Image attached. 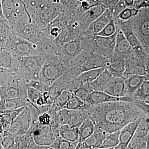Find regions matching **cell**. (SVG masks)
<instances>
[{
    "instance_id": "7dc6e473",
    "label": "cell",
    "mask_w": 149,
    "mask_h": 149,
    "mask_svg": "<svg viewBox=\"0 0 149 149\" xmlns=\"http://www.w3.org/2000/svg\"><path fill=\"white\" fill-rule=\"evenodd\" d=\"M84 149L82 148V147L81 146V145H80V143H77V146H76V147H75V149Z\"/></svg>"
},
{
    "instance_id": "f907efd6",
    "label": "cell",
    "mask_w": 149,
    "mask_h": 149,
    "mask_svg": "<svg viewBox=\"0 0 149 149\" xmlns=\"http://www.w3.org/2000/svg\"><path fill=\"white\" fill-rule=\"evenodd\" d=\"M5 70V69H3V68L0 67V74L3 73V72H4Z\"/></svg>"
},
{
    "instance_id": "ba28073f",
    "label": "cell",
    "mask_w": 149,
    "mask_h": 149,
    "mask_svg": "<svg viewBox=\"0 0 149 149\" xmlns=\"http://www.w3.org/2000/svg\"><path fill=\"white\" fill-rule=\"evenodd\" d=\"M32 121L31 110L28 106L11 123L9 128L3 133V136L10 135L14 137L20 136L29 131Z\"/></svg>"
},
{
    "instance_id": "7bdbcfd3",
    "label": "cell",
    "mask_w": 149,
    "mask_h": 149,
    "mask_svg": "<svg viewBox=\"0 0 149 149\" xmlns=\"http://www.w3.org/2000/svg\"><path fill=\"white\" fill-rule=\"evenodd\" d=\"M120 0H100V4L104 6L106 9L111 10Z\"/></svg>"
},
{
    "instance_id": "816d5d0a",
    "label": "cell",
    "mask_w": 149,
    "mask_h": 149,
    "mask_svg": "<svg viewBox=\"0 0 149 149\" xmlns=\"http://www.w3.org/2000/svg\"><path fill=\"white\" fill-rule=\"evenodd\" d=\"M3 128L1 127V126H0V134H3Z\"/></svg>"
},
{
    "instance_id": "f6af8a7d",
    "label": "cell",
    "mask_w": 149,
    "mask_h": 149,
    "mask_svg": "<svg viewBox=\"0 0 149 149\" xmlns=\"http://www.w3.org/2000/svg\"><path fill=\"white\" fill-rule=\"evenodd\" d=\"M124 1L126 7L130 8H134V0H124Z\"/></svg>"
},
{
    "instance_id": "7c38bea8",
    "label": "cell",
    "mask_w": 149,
    "mask_h": 149,
    "mask_svg": "<svg viewBox=\"0 0 149 149\" xmlns=\"http://www.w3.org/2000/svg\"><path fill=\"white\" fill-rule=\"evenodd\" d=\"M133 55V47L121 31L117 27V34L113 56L121 57L126 59Z\"/></svg>"
},
{
    "instance_id": "2e32d148",
    "label": "cell",
    "mask_w": 149,
    "mask_h": 149,
    "mask_svg": "<svg viewBox=\"0 0 149 149\" xmlns=\"http://www.w3.org/2000/svg\"><path fill=\"white\" fill-rule=\"evenodd\" d=\"M110 95L116 97L125 96L124 77H113L103 91Z\"/></svg>"
},
{
    "instance_id": "681fc988",
    "label": "cell",
    "mask_w": 149,
    "mask_h": 149,
    "mask_svg": "<svg viewBox=\"0 0 149 149\" xmlns=\"http://www.w3.org/2000/svg\"><path fill=\"white\" fill-rule=\"evenodd\" d=\"M3 134H0V144H1L2 141H3Z\"/></svg>"
},
{
    "instance_id": "5b68a950",
    "label": "cell",
    "mask_w": 149,
    "mask_h": 149,
    "mask_svg": "<svg viewBox=\"0 0 149 149\" xmlns=\"http://www.w3.org/2000/svg\"><path fill=\"white\" fill-rule=\"evenodd\" d=\"M132 30L146 52L149 54V8H141L130 19Z\"/></svg>"
},
{
    "instance_id": "30bf717a",
    "label": "cell",
    "mask_w": 149,
    "mask_h": 149,
    "mask_svg": "<svg viewBox=\"0 0 149 149\" xmlns=\"http://www.w3.org/2000/svg\"><path fill=\"white\" fill-rule=\"evenodd\" d=\"M149 62L139 59L133 55L125 59L123 77L130 75L149 76Z\"/></svg>"
},
{
    "instance_id": "f5cc1de1",
    "label": "cell",
    "mask_w": 149,
    "mask_h": 149,
    "mask_svg": "<svg viewBox=\"0 0 149 149\" xmlns=\"http://www.w3.org/2000/svg\"><path fill=\"white\" fill-rule=\"evenodd\" d=\"M94 149H116V147H114V148H96Z\"/></svg>"
},
{
    "instance_id": "74e56055",
    "label": "cell",
    "mask_w": 149,
    "mask_h": 149,
    "mask_svg": "<svg viewBox=\"0 0 149 149\" xmlns=\"http://www.w3.org/2000/svg\"><path fill=\"white\" fill-rule=\"evenodd\" d=\"M139 12V10L135 8H130L126 7L115 19L121 21H127L136 16Z\"/></svg>"
},
{
    "instance_id": "6da1fadb",
    "label": "cell",
    "mask_w": 149,
    "mask_h": 149,
    "mask_svg": "<svg viewBox=\"0 0 149 149\" xmlns=\"http://www.w3.org/2000/svg\"><path fill=\"white\" fill-rule=\"evenodd\" d=\"M88 117L97 132L108 134L120 130L130 122L146 115L129 102L116 101L91 105Z\"/></svg>"
},
{
    "instance_id": "11a10c76",
    "label": "cell",
    "mask_w": 149,
    "mask_h": 149,
    "mask_svg": "<svg viewBox=\"0 0 149 149\" xmlns=\"http://www.w3.org/2000/svg\"><path fill=\"white\" fill-rule=\"evenodd\" d=\"M77 1L80 2H81L84 1H86V0H77Z\"/></svg>"
},
{
    "instance_id": "7a4b0ae2",
    "label": "cell",
    "mask_w": 149,
    "mask_h": 149,
    "mask_svg": "<svg viewBox=\"0 0 149 149\" xmlns=\"http://www.w3.org/2000/svg\"><path fill=\"white\" fill-rule=\"evenodd\" d=\"M46 59L45 56L41 54L15 59L10 70L27 82L39 80L40 72Z\"/></svg>"
},
{
    "instance_id": "f35d334b",
    "label": "cell",
    "mask_w": 149,
    "mask_h": 149,
    "mask_svg": "<svg viewBox=\"0 0 149 149\" xmlns=\"http://www.w3.org/2000/svg\"><path fill=\"white\" fill-rule=\"evenodd\" d=\"M28 87L34 88L40 93H43L49 91V87L43 84L40 80H30L27 83Z\"/></svg>"
},
{
    "instance_id": "1f68e13d",
    "label": "cell",
    "mask_w": 149,
    "mask_h": 149,
    "mask_svg": "<svg viewBox=\"0 0 149 149\" xmlns=\"http://www.w3.org/2000/svg\"><path fill=\"white\" fill-rule=\"evenodd\" d=\"M120 131L108 134L99 148H109L117 146L119 143Z\"/></svg>"
},
{
    "instance_id": "9c48e42d",
    "label": "cell",
    "mask_w": 149,
    "mask_h": 149,
    "mask_svg": "<svg viewBox=\"0 0 149 149\" xmlns=\"http://www.w3.org/2000/svg\"><path fill=\"white\" fill-rule=\"evenodd\" d=\"M116 34L117 32L114 35L108 37L94 35L92 43L93 53L110 59L114 52Z\"/></svg>"
},
{
    "instance_id": "c3c4849f",
    "label": "cell",
    "mask_w": 149,
    "mask_h": 149,
    "mask_svg": "<svg viewBox=\"0 0 149 149\" xmlns=\"http://www.w3.org/2000/svg\"><path fill=\"white\" fill-rule=\"evenodd\" d=\"M20 149H31L30 148H29V146L27 145V146H24L22 147V148H21Z\"/></svg>"
},
{
    "instance_id": "4fadbf2b",
    "label": "cell",
    "mask_w": 149,
    "mask_h": 149,
    "mask_svg": "<svg viewBox=\"0 0 149 149\" xmlns=\"http://www.w3.org/2000/svg\"><path fill=\"white\" fill-rule=\"evenodd\" d=\"M123 101L131 102V98L129 97H116L101 91H93L90 94L86 103L90 105H95L108 102Z\"/></svg>"
},
{
    "instance_id": "3957f363",
    "label": "cell",
    "mask_w": 149,
    "mask_h": 149,
    "mask_svg": "<svg viewBox=\"0 0 149 149\" xmlns=\"http://www.w3.org/2000/svg\"><path fill=\"white\" fill-rule=\"evenodd\" d=\"M28 82L8 70L0 74L1 100L22 98L27 99Z\"/></svg>"
},
{
    "instance_id": "44dd1931",
    "label": "cell",
    "mask_w": 149,
    "mask_h": 149,
    "mask_svg": "<svg viewBox=\"0 0 149 149\" xmlns=\"http://www.w3.org/2000/svg\"><path fill=\"white\" fill-rule=\"evenodd\" d=\"M27 101L37 107L50 105V102L42 93L34 88L28 87L27 89Z\"/></svg>"
},
{
    "instance_id": "277c9868",
    "label": "cell",
    "mask_w": 149,
    "mask_h": 149,
    "mask_svg": "<svg viewBox=\"0 0 149 149\" xmlns=\"http://www.w3.org/2000/svg\"><path fill=\"white\" fill-rule=\"evenodd\" d=\"M40 72V81L50 87L59 77L66 72L68 68L59 55L47 56Z\"/></svg>"
},
{
    "instance_id": "f1b7e54d",
    "label": "cell",
    "mask_w": 149,
    "mask_h": 149,
    "mask_svg": "<svg viewBox=\"0 0 149 149\" xmlns=\"http://www.w3.org/2000/svg\"><path fill=\"white\" fill-rule=\"evenodd\" d=\"M149 136L145 138L133 136L126 149H149Z\"/></svg>"
},
{
    "instance_id": "d6a6232c",
    "label": "cell",
    "mask_w": 149,
    "mask_h": 149,
    "mask_svg": "<svg viewBox=\"0 0 149 149\" xmlns=\"http://www.w3.org/2000/svg\"><path fill=\"white\" fill-rule=\"evenodd\" d=\"M93 90L91 83L82 85L76 90L73 91L72 93L83 101L86 102L90 94L93 92Z\"/></svg>"
},
{
    "instance_id": "cb8c5ba5",
    "label": "cell",
    "mask_w": 149,
    "mask_h": 149,
    "mask_svg": "<svg viewBox=\"0 0 149 149\" xmlns=\"http://www.w3.org/2000/svg\"><path fill=\"white\" fill-rule=\"evenodd\" d=\"M95 130L94 123L88 117L78 128V143H82L85 141L95 132Z\"/></svg>"
},
{
    "instance_id": "ab89813d",
    "label": "cell",
    "mask_w": 149,
    "mask_h": 149,
    "mask_svg": "<svg viewBox=\"0 0 149 149\" xmlns=\"http://www.w3.org/2000/svg\"><path fill=\"white\" fill-rule=\"evenodd\" d=\"M126 8V6L124 3V0H120L111 10H110L112 13L113 19L116 18L118 15Z\"/></svg>"
},
{
    "instance_id": "60d3db41",
    "label": "cell",
    "mask_w": 149,
    "mask_h": 149,
    "mask_svg": "<svg viewBox=\"0 0 149 149\" xmlns=\"http://www.w3.org/2000/svg\"><path fill=\"white\" fill-rule=\"evenodd\" d=\"M37 120L42 126L50 125L51 116L48 112L42 113L37 117Z\"/></svg>"
},
{
    "instance_id": "bcb514c9",
    "label": "cell",
    "mask_w": 149,
    "mask_h": 149,
    "mask_svg": "<svg viewBox=\"0 0 149 149\" xmlns=\"http://www.w3.org/2000/svg\"><path fill=\"white\" fill-rule=\"evenodd\" d=\"M134 8H135L137 9V7L139 6V5L143 2L145 0H134Z\"/></svg>"
},
{
    "instance_id": "9a60e30c",
    "label": "cell",
    "mask_w": 149,
    "mask_h": 149,
    "mask_svg": "<svg viewBox=\"0 0 149 149\" xmlns=\"http://www.w3.org/2000/svg\"><path fill=\"white\" fill-rule=\"evenodd\" d=\"M113 19V18L111 12L106 9L104 12L89 25L85 33L95 35L100 32Z\"/></svg>"
},
{
    "instance_id": "52a82bcc",
    "label": "cell",
    "mask_w": 149,
    "mask_h": 149,
    "mask_svg": "<svg viewBox=\"0 0 149 149\" xmlns=\"http://www.w3.org/2000/svg\"><path fill=\"white\" fill-rule=\"evenodd\" d=\"M88 115V111L86 110H73L63 108L56 114L51 116V121L59 125L66 124L79 128Z\"/></svg>"
},
{
    "instance_id": "83f0119b",
    "label": "cell",
    "mask_w": 149,
    "mask_h": 149,
    "mask_svg": "<svg viewBox=\"0 0 149 149\" xmlns=\"http://www.w3.org/2000/svg\"><path fill=\"white\" fill-rule=\"evenodd\" d=\"M104 70V68H100L88 70L80 74L77 76V78L81 85L91 83L96 80Z\"/></svg>"
},
{
    "instance_id": "d6986e66",
    "label": "cell",
    "mask_w": 149,
    "mask_h": 149,
    "mask_svg": "<svg viewBox=\"0 0 149 149\" xmlns=\"http://www.w3.org/2000/svg\"><path fill=\"white\" fill-rule=\"evenodd\" d=\"M113 19L115 22L116 27L121 31L132 47L140 45L139 40L136 38L132 30L130 19L124 21L116 19Z\"/></svg>"
},
{
    "instance_id": "ac0fdd59",
    "label": "cell",
    "mask_w": 149,
    "mask_h": 149,
    "mask_svg": "<svg viewBox=\"0 0 149 149\" xmlns=\"http://www.w3.org/2000/svg\"><path fill=\"white\" fill-rule=\"evenodd\" d=\"M149 76L137 75H128L124 78L125 96L130 97L136 92L139 86Z\"/></svg>"
},
{
    "instance_id": "ee69618b",
    "label": "cell",
    "mask_w": 149,
    "mask_h": 149,
    "mask_svg": "<svg viewBox=\"0 0 149 149\" xmlns=\"http://www.w3.org/2000/svg\"><path fill=\"white\" fill-rule=\"evenodd\" d=\"M91 7L98 5L100 4V0H86Z\"/></svg>"
},
{
    "instance_id": "ffe728a7",
    "label": "cell",
    "mask_w": 149,
    "mask_h": 149,
    "mask_svg": "<svg viewBox=\"0 0 149 149\" xmlns=\"http://www.w3.org/2000/svg\"><path fill=\"white\" fill-rule=\"evenodd\" d=\"M28 104L27 99L17 98L0 100V113L6 112L17 109Z\"/></svg>"
},
{
    "instance_id": "db71d44e",
    "label": "cell",
    "mask_w": 149,
    "mask_h": 149,
    "mask_svg": "<svg viewBox=\"0 0 149 149\" xmlns=\"http://www.w3.org/2000/svg\"><path fill=\"white\" fill-rule=\"evenodd\" d=\"M0 149H4L3 147L2 146L1 144H0Z\"/></svg>"
},
{
    "instance_id": "8992f818",
    "label": "cell",
    "mask_w": 149,
    "mask_h": 149,
    "mask_svg": "<svg viewBox=\"0 0 149 149\" xmlns=\"http://www.w3.org/2000/svg\"><path fill=\"white\" fill-rule=\"evenodd\" d=\"M6 50L15 59L40 54L36 45L11 32L5 44Z\"/></svg>"
},
{
    "instance_id": "f546056e",
    "label": "cell",
    "mask_w": 149,
    "mask_h": 149,
    "mask_svg": "<svg viewBox=\"0 0 149 149\" xmlns=\"http://www.w3.org/2000/svg\"><path fill=\"white\" fill-rule=\"evenodd\" d=\"M72 93L66 90H63L54 100L52 106L59 111L64 107L70 98Z\"/></svg>"
},
{
    "instance_id": "e0dca14e",
    "label": "cell",
    "mask_w": 149,
    "mask_h": 149,
    "mask_svg": "<svg viewBox=\"0 0 149 149\" xmlns=\"http://www.w3.org/2000/svg\"><path fill=\"white\" fill-rule=\"evenodd\" d=\"M125 59L121 57L113 56L109 60L106 67L107 69L113 77H123L125 72Z\"/></svg>"
},
{
    "instance_id": "8d00e7d4",
    "label": "cell",
    "mask_w": 149,
    "mask_h": 149,
    "mask_svg": "<svg viewBox=\"0 0 149 149\" xmlns=\"http://www.w3.org/2000/svg\"><path fill=\"white\" fill-rule=\"evenodd\" d=\"M117 32V27L114 19H113L100 32L95 35L101 37H108L114 35Z\"/></svg>"
},
{
    "instance_id": "603a6c76",
    "label": "cell",
    "mask_w": 149,
    "mask_h": 149,
    "mask_svg": "<svg viewBox=\"0 0 149 149\" xmlns=\"http://www.w3.org/2000/svg\"><path fill=\"white\" fill-rule=\"evenodd\" d=\"M113 77L107 69L104 70L93 82L91 83L93 91L103 92L107 85L111 81Z\"/></svg>"
},
{
    "instance_id": "b9f144b4",
    "label": "cell",
    "mask_w": 149,
    "mask_h": 149,
    "mask_svg": "<svg viewBox=\"0 0 149 149\" xmlns=\"http://www.w3.org/2000/svg\"><path fill=\"white\" fill-rule=\"evenodd\" d=\"M15 137L10 135L3 136L1 145L4 149H8L12 146L15 143Z\"/></svg>"
},
{
    "instance_id": "d590c367",
    "label": "cell",
    "mask_w": 149,
    "mask_h": 149,
    "mask_svg": "<svg viewBox=\"0 0 149 149\" xmlns=\"http://www.w3.org/2000/svg\"><path fill=\"white\" fill-rule=\"evenodd\" d=\"M15 58L7 51L0 54V67L6 70H10L12 68Z\"/></svg>"
},
{
    "instance_id": "8fae6325",
    "label": "cell",
    "mask_w": 149,
    "mask_h": 149,
    "mask_svg": "<svg viewBox=\"0 0 149 149\" xmlns=\"http://www.w3.org/2000/svg\"><path fill=\"white\" fill-rule=\"evenodd\" d=\"M105 10V8L100 4L92 7L85 11L79 18H77L79 22L80 28L83 33H85L89 25L97 19Z\"/></svg>"
},
{
    "instance_id": "4316f807",
    "label": "cell",
    "mask_w": 149,
    "mask_h": 149,
    "mask_svg": "<svg viewBox=\"0 0 149 149\" xmlns=\"http://www.w3.org/2000/svg\"><path fill=\"white\" fill-rule=\"evenodd\" d=\"M90 106V104L83 101L72 93L69 100L63 108L73 110L88 111Z\"/></svg>"
},
{
    "instance_id": "e575fe53",
    "label": "cell",
    "mask_w": 149,
    "mask_h": 149,
    "mask_svg": "<svg viewBox=\"0 0 149 149\" xmlns=\"http://www.w3.org/2000/svg\"><path fill=\"white\" fill-rule=\"evenodd\" d=\"M63 12H66L74 14L80 4V2L77 0H59Z\"/></svg>"
},
{
    "instance_id": "5bb4252c",
    "label": "cell",
    "mask_w": 149,
    "mask_h": 149,
    "mask_svg": "<svg viewBox=\"0 0 149 149\" xmlns=\"http://www.w3.org/2000/svg\"><path fill=\"white\" fill-rule=\"evenodd\" d=\"M142 117L143 116L135 121L130 123L120 130L119 143L116 147V149H126L130 140L133 138Z\"/></svg>"
},
{
    "instance_id": "836d02e7",
    "label": "cell",
    "mask_w": 149,
    "mask_h": 149,
    "mask_svg": "<svg viewBox=\"0 0 149 149\" xmlns=\"http://www.w3.org/2000/svg\"><path fill=\"white\" fill-rule=\"evenodd\" d=\"M78 143L70 142L59 137L50 147L55 149H74Z\"/></svg>"
},
{
    "instance_id": "4dcf8cb0",
    "label": "cell",
    "mask_w": 149,
    "mask_h": 149,
    "mask_svg": "<svg viewBox=\"0 0 149 149\" xmlns=\"http://www.w3.org/2000/svg\"><path fill=\"white\" fill-rule=\"evenodd\" d=\"M149 116H143L133 136L145 138L149 135Z\"/></svg>"
},
{
    "instance_id": "7402d4cb",
    "label": "cell",
    "mask_w": 149,
    "mask_h": 149,
    "mask_svg": "<svg viewBox=\"0 0 149 149\" xmlns=\"http://www.w3.org/2000/svg\"><path fill=\"white\" fill-rule=\"evenodd\" d=\"M108 134L95 131L91 136L82 143H80L82 148L94 149L99 148Z\"/></svg>"
},
{
    "instance_id": "484cf974",
    "label": "cell",
    "mask_w": 149,
    "mask_h": 149,
    "mask_svg": "<svg viewBox=\"0 0 149 149\" xmlns=\"http://www.w3.org/2000/svg\"><path fill=\"white\" fill-rule=\"evenodd\" d=\"M133 100H138L149 103V80L146 79L141 84L136 92L130 96Z\"/></svg>"
},
{
    "instance_id": "d4e9b609",
    "label": "cell",
    "mask_w": 149,
    "mask_h": 149,
    "mask_svg": "<svg viewBox=\"0 0 149 149\" xmlns=\"http://www.w3.org/2000/svg\"><path fill=\"white\" fill-rule=\"evenodd\" d=\"M60 136L67 141L71 142H78V128L64 124L60 125Z\"/></svg>"
},
{
    "instance_id": "9f6ffc18",
    "label": "cell",
    "mask_w": 149,
    "mask_h": 149,
    "mask_svg": "<svg viewBox=\"0 0 149 149\" xmlns=\"http://www.w3.org/2000/svg\"><path fill=\"white\" fill-rule=\"evenodd\" d=\"M47 149H55L53 148H52V147H48Z\"/></svg>"
}]
</instances>
